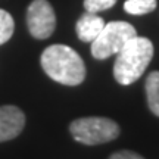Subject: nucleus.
I'll return each instance as SVG.
<instances>
[{
    "instance_id": "423d86ee",
    "label": "nucleus",
    "mask_w": 159,
    "mask_h": 159,
    "mask_svg": "<svg viewBox=\"0 0 159 159\" xmlns=\"http://www.w3.org/2000/svg\"><path fill=\"white\" fill-rule=\"evenodd\" d=\"M25 125V115L13 105L0 106V143L9 142L21 134Z\"/></svg>"
},
{
    "instance_id": "7ed1b4c3",
    "label": "nucleus",
    "mask_w": 159,
    "mask_h": 159,
    "mask_svg": "<svg viewBox=\"0 0 159 159\" xmlns=\"http://www.w3.org/2000/svg\"><path fill=\"white\" fill-rule=\"evenodd\" d=\"M69 131L74 140L87 146L112 142L119 136L118 124L103 116H87L75 119L69 124Z\"/></svg>"
},
{
    "instance_id": "9d476101",
    "label": "nucleus",
    "mask_w": 159,
    "mask_h": 159,
    "mask_svg": "<svg viewBox=\"0 0 159 159\" xmlns=\"http://www.w3.org/2000/svg\"><path fill=\"white\" fill-rule=\"evenodd\" d=\"M15 22L9 12L0 9V44L6 43L13 34Z\"/></svg>"
},
{
    "instance_id": "20e7f679",
    "label": "nucleus",
    "mask_w": 159,
    "mask_h": 159,
    "mask_svg": "<svg viewBox=\"0 0 159 159\" xmlns=\"http://www.w3.org/2000/svg\"><path fill=\"white\" fill-rule=\"evenodd\" d=\"M136 28L124 21H112L105 24L100 34L91 43V55L96 59H108L116 55L133 37H136Z\"/></svg>"
},
{
    "instance_id": "6e6552de",
    "label": "nucleus",
    "mask_w": 159,
    "mask_h": 159,
    "mask_svg": "<svg viewBox=\"0 0 159 159\" xmlns=\"http://www.w3.org/2000/svg\"><path fill=\"white\" fill-rule=\"evenodd\" d=\"M144 89L149 109L156 116H159V71H153L148 75Z\"/></svg>"
},
{
    "instance_id": "f257e3e1",
    "label": "nucleus",
    "mask_w": 159,
    "mask_h": 159,
    "mask_svg": "<svg viewBox=\"0 0 159 159\" xmlns=\"http://www.w3.org/2000/svg\"><path fill=\"white\" fill-rule=\"evenodd\" d=\"M41 66L56 83L78 85L85 78V65L78 53L65 44H52L41 53Z\"/></svg>"
},
{
    "instance_id": "1a4fd4ad",
    "label": "nucleus",
    "mask_w": 159,
    "mask_h": 159,
    "mask_svg": "<svg viewBox=\"0 0 159 159\" xmlns=\"http://www.w3.org/2000/svg\"><path fill=\"white\" fill-rule=\"evenodd\" d=\"M156 0H127L124 9L130 15H146L156 9Z\"/></svg>"
},
{
    "instance_id": "f8f14e48",
    "label": "nucleus",
    "mask_w": 159,
    "mask_h": 159,
    "mask_svg": "<svg viewBox=\"0 0 159 159\" xmlns=\"http://www.w3.org/2000/svg\"><path fill=\"white\" fill-rule=\"evenodd\" d=\"M109 159H144L142 155L136 153V152H131V150H119L115 152L114 155H111Z\"/></svg>"
},
{
    "instance_id": "f03ea898",
    "label": "nucleus",
    "mask_w": 159,
    "mask_h": 159,
    "mask_svg": "<svg viewBox=\"0 0 159 159\" xmlns=\"http://www.w3.org/2000/svg\"><path fill=\"white\" fill-rule=\"evenodd\" d=\"M153 57V44L146 37H133L116 53L114 77L119 84L128 85L140 78Z\"/></svg>"
},
{
    "instance_id": "39448f33",
    "label": "nucleus",
    "mask_w": 159,
    "mask_h": 159,
    "mask_svg": "<svg viewBox=\"0 0 159 159\" xmlns=\"http://www.w3.org/2000/svg\"><path fill=\"white\" fill-rule=\"evenodd\" d=\"M27 27L37 40L49 39L56 27V16L47 0H34L27 11Z\"/></svg>"
},
{
    "instance_id": "0eeeda50",
    "label": "nucleus",
    "mask_w": 159,
    "mask_h": 159,
    "mask_svg": "<svg viewBox=\"0 0 159 159\" xmlns=\"http://www.w3.org/2000/svg\"><path fill=\"white\" fill-rule=\"evenodd\" d=\"M106 22L103 21V18H100L99 15L93 13V12H85L84 15H81L80 19L77 21L75 31H77V35H78V39L81 41L93 43L97 35L100 34Z\"/></svg>"
},
{
    "instance_id": "9b49d317",
    "label": "nucleus",
    "mask_w": 159,
    "mask_h": 159,
    "mask_svg": "<svg viewBox=\"0 0 159 159\" xmlns=\"http://www.w3.org/2000/svg\"><path fill=\"white\" fill-rule=\"evenodd\" d=\"M115 3H116V0H84V9L87 12L97 13V12L112 7Z\"/></svg>"
}]
</instances>
